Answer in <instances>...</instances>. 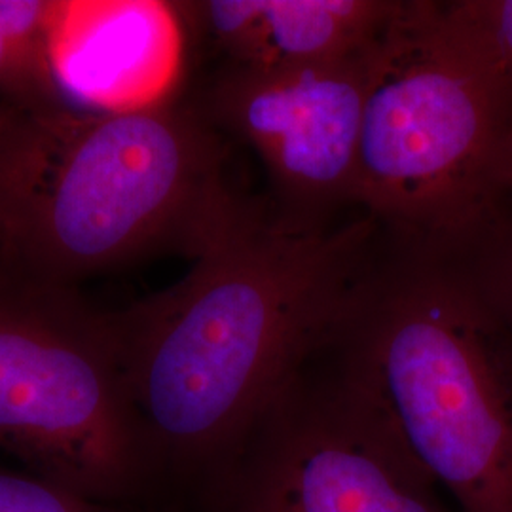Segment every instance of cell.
<instances>
[{
	"mask_svg": "<svg viewBox=\"0 0 512 512\" xmlns=\"http://www.w3.org/2000/svg\"><path fill=\"white\" fill-rule=\"evenodd\" d=\"M512 92L448 2L399 0L368 69L359 207L385 249L478 255L511 215Z\"/></svg>",
	"mask_w": 512,
	"mask_h": 512,
	"instance_id": "277c9868",
	"label": "cell"
},
{
	"mask_svg": "<svg viewBox=\"0 0 512 512\" xmlns=\"http://www.w3.org/2000/svg\"><path fill=\"white\" fill-rule=\"evenodd\" d=\"M380 251L366 213L300 228L258 203L183 281L110 313L152 476L202 490L334 338Z\"/></svg>",
	"mask_w": 512,
	"mask_h": 512,
	"instance_id": "6da1fadb",
	"label": "cell"
},
{
	"mask_svg": "<svg viewBox=\"0 0 512 512\" xmlns=\"http://www.w3.org/2000/svg\"><path fill=\"white\" fill-rule=\"evenodd\" d=\"M372 52L281 71L222 67L205 88L198 110L258 154L272 181L275 217L325 228L344 207H359Z\"/></svg>",
	"mask_w": 512,
	"mask_h": 512,
	"instance_id": "52a82bcc",
	"label": "cell"
},
{
	"mask_svg": "<svg viewBox=\"0 0 512 512\" xmlns=\"http://www.w3.org/2000/svg\"><path fill=\"white\" fill-rule=\"evenodd\" d=\"M511 213H512V205H511Z\"/></svg>",
	"mask_w": 512,
	"mask_h": 512,
	"instance_id": "5bb4252c",
	"label": "cell"
},
{
	"mask_svg": "<svg viewBox=\"0 0 512 512\" xmlns=\"http://www.w3.org/2000/svg\"><path fill=\"white\" fill-rule=\"evenodd\" d=\"M478 262L512 319V213L495 238L478 253Z\"/></svg>",
	"mask_w": 512,
	"mask_h": 512,
	"instance_id": "4fadbf2b",
	"label": "cell"
},
{
	"mask_svg": "<svg viewBox=\"0 0 512 512\" xmlns=\"http://www.w3.org/2000/svg\"><path fill=\"white\" fill-rule=\"evenodd\" d=\"M181 18L162 2H59L54 69L63 95L92 110L162 103L177 69Z\"/></svg>",
	"mask_w": 512,
	"mask_h": 512,
	"instance_id": "ba28073f",
	"label": "cell"
},
{
	"mask_svg": "<svg viewBox=\"0 0 512 512\" xmlns=\"http://www.w3.org/2000/svg\"><path fill=\"white\" fill-rule=\"evenodd\" d=\"M351 374L336 334L203 486L205 512H461Z\"/></svg>",
	"mask_w": 512,
	"mask_h": 512,
	"instance_id": "8992f818",
	"label": "cell"
},
{
	"mask_svg": "<svg viewBox=\"0 0 512 512\" xmlns=\"http://www.w3.org/2000/svg\"><path fill=\"white\" fill-rule=\"evenodd\" d=\"M336 348L461 512H512V319L478 258L380 256Z\"/></svg>",
	"mask_w": 512,
	"mask_h": 512,
	"instance_id": "3957f363",
	"label": "cell"
},
{
	"mask_svg": "<svg viewBox=\"0 0 512 512\" xmlns=\"http://www.w3.org/2000/svg\"><path fill=\"white\" fill-rule=\"evenodd\" d=\"M450 14L478 55L512 92V0L448 2Z\"/></svg>",
	"mask_w": 512,
	"mask_h": 512,
	"instance_id": "8fae6325",
	"label": "cell"
},
{
	"mask_svg": "<svg viewBox=\"0 0 512 512\" xmlns=\"http://www.w3.org/2000/svg\"><path fill=\"white\" fill-rule=\"evenodd\" d=\"M258 203L224 133L175 103L141 109L0 101V264L74 287L160 255L200 258Z\"/></svg>",
	"mask_w": 512,
	"mask_h": 512,
	"instance_id": "7a4b0ae2",
	"label": "cell"
},
{
	"mask_svg": "<svg viewBox=\"0 0 512 512\" xmlns=\"http://www.w3.org/2000/svg\"><path fill=\"white\" fill-rule=\"evenodd\" d=\"M399 0H205L175 4L224 67L281 71L365 55Z\"/></svg>",
	"mask_w": 512,
	"mask_h": 512,
	"instance_id": "9c48e42d",
	"label": "cell"
},
{
	"mask_svg": "<svg viewBox=\"0 0 512 512\" xmlns=\"http://www.w3.org/2000/svg\"><path fill=\"white\" fill-rule=\"evenodd\" d=\"M55 0H0V101L65 103L54 69Z\"/></svg>",
	"mask_w": 512,
	"mask_h": 512,
	"instance_id": "30bf717a",
	"label": "cell"
},
{
	"mask_svg": "<svg viewBox=\"0 0 512 512\" xmlns=\"http://www.w3.org/2000/svg\"><path fill=\"white\" fill-rule=\"evenodd\" d=\"M0 448L114 503L152 478L110 313L0 264Z\"/></svg>",
	"mask_w": 512,
	"mask_h": 512,
	"instance_id": "5b68a950",
	"label": "cell"
},
{
	"mask_svg": "<svg viewBox=\"0 0 512 512\" xmlns=\"http://www.w3.org/2000/svg\"><path fill=\"white\" fill-rule=\"evenodd\" d=\"M0 512H122L31 473L0 469Z\"/></svg>",
	"mask_w": 512,
	"mask_h": 512,
	"instance_id": "7c38bea8",
	"label": "cell"
}]
</instances>
